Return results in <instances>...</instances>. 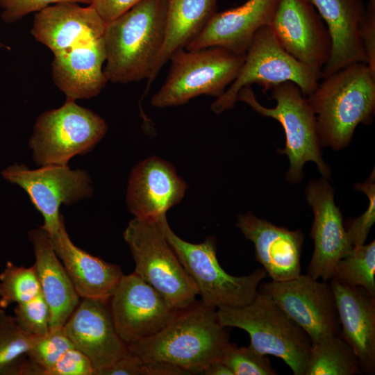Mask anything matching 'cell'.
I'll list each match as a JSON object with an SVG mask.
<instances>
[{
  "instance_id": "d6a6232c",
  "label": "cell",
  "mask_w": 375,
  "mask_h": 375,
  "mask_svg": "<svg viewBox=\"0 0 375 375\" xmlns=\"http://www.w3.org/2000/svg\"><path fill=\"white\" fill-rule=\"evenodd\" d=\"M14 317L19 326L27 333L42 336L50 329V310L40 293L32 299L17 303Z\"/></svg>"
},
{
  "instance_id": "d6986e66",
  "label": "cell",
  "mask_w": 375,
  "mask_h": 375,
  "mask_svg": "<svg viewBox=\"0 0 375 375\" xmlns=\"http://www.w3.org/2000/svg\"><path fill=\"white\" fill-rule=\"evenodd\" d=\"M279 0H247L243 4L216 12L200 34L185 49L196 51L219 46L244 55L255 33L269 26Z\"/></svg>"
},
{
  "instance_id": "ba28073f",
  "label": "cell",
  "mask_w": 375,
  "mask_h": 375,
  "mask_svg": "<svg viewBox=\"0 0 375 375\" xmlns=\"http://www.w3.org/2000/svg\"><path fill=\"white\" fill-rule=\"evenodd\" d=\"M123 236L135 262V274L177 310L195 302L198 290L156 219L135 217L129 222Z\"/></svg>"
},
{
  "instance_id": "44dd1931",
  "label": "cell",
  "mask_w": 375,
  "mask_h": 375,
  "mask_svg": "<svg viewBox=\"0 0 375 375\" xmlns=\"http://www.w3.org/2000/svg\"><path fill=\"white\" fill-rule=\"evenodd\" d=\"M106 24L91 6L62 2L36 12L31 32L55 54L85 40L102 37Z\"/></svg>"
},
{
  "instance_id": "d590c367",
  "label": "cell",
  "mask_w": 375,
  "mask_h": 375,
  "mask_svg": "<svg viewBox=\"0 0 375 375\" xmlns=\"http://www.w3.org/2000/svg\"><path fill=\"white\" fill-rule=\"evenodd\" d=\"M46 375H94V369L83 353L72 347L47 370Z\"/></svg>"
},
{
  "instance_id": "ac0fdd59",
  "label": "cell",
  "mask_w": 375,
  "mask_h": 375,
  "mask_svg": "<svg viewBox=\"0 0 375 375\" xmlns=\"http://www.w3.org/2000/svg\"><path fill=\"white\" fill-rule=\"evenodd\" d=\"M188 185L169 162L151 156L133 169L126 200L135 217L156 219L184 197Z\"/></svg>"
},
{
  "instance_id": "3957f363",
  "label": "cell",
  "mask_w": 375,
  "mask_h": 375,
  "mask_svg": "<svg viewBox=\"0 0 375 375\" xmlns=\"http://www.w3.org/2000/svg\"><path fill=\"white\" fill-rule=\"evenodd\" d=\"M307 99L315 115L320 142L340 149L359 124L371 123L375 108V74L365 62L348 65L322 78Z\"/></svg>"
},
{
  "instance_id": "836d02e7",
  "label": "cell",
  "mask_w": 375,
  "mask_h": 375,
  "mask_svg": "<svg viewBox=\"0 0 375 375\" xmlns=\"http://www.w3.org/2000/svg\"><path fill=\"white\" fill-rule=\"evenodd\" d=\"M356 190L364 192L368 197L369 203L367 210L360 217L353 219L347 231L353 247L365 244L369 232L375 222V184L374 171L364 183L355 185Z\"/></svg>"
},
{
  "instance_id": "4316f807",
  "label": "cell",
  "mask_w": 375,
  "mask_h": 375,
  "mask_svg": "<svg viewBox=\"0 0 375 375\" xmlns=\"http://www.w3.org/2000/svg\"><path fill=\"white\" fill-rule=\"evenodd\" d=\"M362 373L357 356L338 334L327 335L312 343L306 375H356Z\"/></svg>"
},
{
  "instance_id": "60d3db41",
  "label": "cell",
  "mask_w": 375,
  "mask_h": 375,
  "mask_svg": "<svg viewBox=\"0 0 375 375\" xmlns=\"http://www.w3.org/2000/svg\"><path fill=\"white\" fill-rule=\"evenodd\" d=\"M371 1H375V0H371Z\"/></svg>"
},
{
  "instance_id": "f1b7e54d",
  "label": "cell",
  "mask_w": 375,
  "mask_h": 375,
  "mask_svg": "<svg viewBox=\"0 0 375 375\" xmlns=\"http://www.w3.org/2000/svg\"><path fill=\"white\" fill-rule=\"evenodd\" d=\"M40 293L34 265L26 267L6 262L0 274V308L29 301Z\"/></svg>"
},
{
  "instance_id": "277c9868",
  "label": "cell",
  "mask_w": 375,
  "mask_h": 375,
  "mask_svg": "<svg viewBox=\"0 0 375 375\" xmlns=\"http://www.w3.org/2000/svg\"><path fill=\"white\" fill-rule=\"evenodd\" d=\"M217 315L222 326L244 330L253 350L282 359L294 375H306L311 340L268 295L258 291L247 305L220 307Z\"/></svg>"
},
{
  "instance_id": "e575fe53",
  "label": "cell",
  "mask_w": 375,
  "mask_h": 375,
  "mask_svg": "<svg viewBox=\"0 0 375 375\" xmlns=\"http://www.w3.org/2000/svg\"><path fill=\"white\" fill-rule=\"evenodd\" d=\"M62 2L86 3L91 0H0L1 19L8 24H12L33 12H39L45 8Z\"/></svg>"
},
{
  "instance_id": "e0dca14e",
  "label": "cell",
  "mask_w": 375,
  "mask_h": 375,
  "mask_svg": "<svg viewBox=\"0 0 375 375\" xmlns=\"http://www.w3.org/2000/svg\"><path fill=\"white\" fill-rule=\"evenodd\" d=\"M235 226L253 243L255 258L272 281H288L301 274V230L277 226L250 212L240 215Z\"/></svg>"
},
{
  "instance_id": "52a82bcc",
  "label": "cell",
  "mask_w": 375,
  "mask_h": 375,
  "mask_svg": "<svg viewBox=\"0 0 375 375\" xmlns=\"http://www.w3.org/2000/svg\"><path fill=\"white\" fill-rule=\"evenodd\" d=\"M271 89L272 97L276 101L274 108L261 105L251 86L242 88L237 100L248 104L260 115L277 120L283 126L286 144L279 152L289 158L288 180L299 181L302 177L303 167L308 161L314 162L323 176L328 178L330 169L322 158L315 115L307 97L290 81Z\"/></svg>"
},
{
  "instance_id": "5b68a950",
  "label": "cell",
  "mask_w": 375,
  "mask_h": 375,
  "mask_svg": "<svg viewBox=\"0 0 375 375\" xmlns=\"http://www.w3.org/2000/svg\"><path fill=\"white\" fill-rule=\"evenodd\" d=\"M156 219L181 264L194 283L203 304L217 309L243 306L253 300L267 275L263 268L247 276H231L218 262L214 237H208L199 244H192L174 233L166 214Z\"/></svg>"
},
{
  "instance_id": "9c48e42d",
  "label": "cell",
  "mask_w": 375,
  "mask_h": 375,
  "mask_svg": "<svg viewBox=\"0 0 375 375\" xmlns=\"http://www.w3.org/2000/svg\"><path fill=\"white\" fill-rule=\"evenodd\" d=\"M320 78L319 72L288 53L269 26H265L255 33L237 77L210 108L216 114L233 108L238 101L239 91L253 83L261 85L266 91L290 81L307 97L315 90Z\"/></svg>"
},
{
  "instance_id": "8fae6325",
  "label": "cell",
  "mask_w": 375,
  "mask_h": 375,
  "mask_svg": "<svg viewBox=\"0 0 375 375\" xmlns=\"http://www.w3.org/2000/svg\"><path fill=\"white\" fill-rule=\"evenodd\" d=\"M1 175L26 192L33 205L43 216L41 227L48 235L57 233L64 222L60 213L62 204H73L92 194L87 172L72 170L67 165H48L29 169L24 165L14 164L3 169Z\"/></svg>"
},
{
  "instance_id": "7402d4cb",
  "label": "cell",
  "mask_w": 375,
  "mask_h": 375,
  "mask_svg": "<svg viewBox=\"0 0 375 375\" xmlns=\"http://www.w3.org/2000/svg\"><path fill=\"white\" fill-rule=\"evenodd\" d=\"M106 51L103 36L85 40L53 54L52 78L67 99L98 95L108 81L103 72Z\"/></svg>"
},
{
  "instance_id": "8992f818",
  "label": "cell",
  "mask_w": 375,
  "mask_h": 375,
  "mask_svg": "<svg viewBox=\"0 0 375 375\" xmlns=\"http://www.w3.org/2000/svg\"><path fill=\"white\" fill-rule=\"evenodd\" d=\"M244 55L237 54L219 46L176 51L160 88L151 98L156 108L183 105L191 99L205 94L222 96L237 77Z\"/></svg>"
},
{
  "instance_id": "d4e9b609",
  "label": "cell",
  "mask_w": 375,
  "mask_h": 375,
  "mask_svg": "<svg viewBox=\"0 0 375 375\" xmlns=\"http://www.w3.org/2000/svg\"><path fill=\"white\" fill-rule=\"evenodd\" d=\"M28 237L33 246L34 267L41 294L50 310V328L62 327L80 301L64 266L55 253L48 233L40 226Z\"/></svg>"
},
{
  "instance_id": "4fadbf2b",
  "label": "cell",
  "mask_w": 375,
  "mask_h": 375,
  "mask_svg": "<svg viewBox=\"0 0 375 375\" xmlns=\"http://www.w3.org/2000/svg\"><path fill=\"white\" fill-rule=\"evenodd\" d=\"M109 306L116 331L126 345L156 334L179 310L134 272L123 274Z\"/></svg>"
},
{
  "instance_id": "83f0119b",
  "label": "cell",
  "mask_w": 375,
  "mask_h": 375,
  "mask_svg": "<svg viewBox=\"0 0 375 375\" xmlns=\"http://www.w3.org/2000/svg\"><path fill=\"white\" fill-rule=\"evenodd\" d=\"M375 242L353 247L351 252L340 260L331 279L362 288L375 296Z\"/></svg>"
},
{
  "instance_id": "74e56055",
  "label": "cell",
  "mask_w": 375,
  "mask_h": 375,
  "mask_svg": "<svg viewBox=\"0 0 375 375\" xmlns=\"http://www.w3.org/2000/svg\"><path fill=\"white\" fill-rule=\"evenodd\" d=\"M141 0H91L93 7L106 23L115 19Z\"/></svg>"
},
{
  "instance_id": "cb8c5ba5",
  "label": "cell",
  "mask_w": 375,
  "mask_h": 375,
  "mask_svg": "<svg viewBox=\"0 0 375 375\" xmlns=\"http://www.w3.org/2000/svg\"><path fill=\"white\" fill-rule=\"evenodd\" d=\"M309 1L324 22L331 39V56L321 71V78L353 62H365L358 35L366 8L363 0Z\"/></svg>"
},
{
  "instance_id": "7c38bea8",
  "label": "cell",
  "mask_w": 375,
  "mask_h": 375,
  "mask_svg": "<svg viewBox=\"0 0 375 375\" xmlns=\"http://www.w3.org/2000/svg\"><path fill=\"white\" fill-rule=\"evenodd\" d=\"M259 292L268 295L310 337L312 343L338 334L340 324L331 284L300 274L284 281L264 283Z\"/></svg>"
},
{
  "instance_id": "8d00e7d4",
  "label": "cell",
  "mask_w": 375,
  "mask_h": 375,
  "mask_svg": "<svg viewBox=\"0 0 375 375\" xmlns=\"http://www.w3.org/2000/svg\"><path fill=\"white\" fill-rule=\"evenodd\" d=\"M358 35L365 62L375 74V1L369 0L358 26Z\"/></svg>"
},
{
  "instance_id": "7a4b0ae2",
  "label": "cell",
  "mask_w": 375,
  "mask_h": 375,
  "mask_svg": "<svg viewBox=\"0 0 375 375\" xmlns=\"http://www.w3.org/2000/svg\"><path fill=\"white\" fill-rule=\"evenodd\" d=\"M166 8V0H141L106 23L103 72L108 81L147 80L163 44Z\"/></svg>"
},
{
  "instance_id": "5bb4252c",
  "label": "cell",
  "mask_w": 375,
  "mask_h": 375,
  "mask_svg": "<svg viewBox=\"0 0 375 375\" xmlns=\"http://www.w3.org/2000/svg\"><path fill=\"white\" fill-rule=\"evenodd\" d=\"M269 26L288 53L321 73L331 56V39L309 0H279Z\"/></svg>"
},
{
  "instance_id": "30bf717a",
  "label": "cell",
  "mask_w": 375,
  "mask_h": 375,
  "mask_svg": "<svg viewBox=\"0 0 375 375\" xmlns=\"http://www.w3.org/2000/svg\"><path fill=\"white\" fill-rule=\"evenodd\" d=\"M107 128L99 115L67 99L60 108L38 117L29 145L38 165H67L74 156L92 149Z\"/></svg>"
},
{
  "instance_id": "603a6c76",
  "label": "cell",
  "mask_w": 375,
  "mask_h": 375,
  "mask_svg": "<svg viewBox=\"0 0 375 375\" xmlns=\"http://www.w3.org/2000/svg\"><path fill=\"white\" fill-rule=\"evenodd\" d=\"M48 235L79 297L109 301L124 274L121 267L76 246L64 222L57 233Z\"/></svg>"
},
{
  "instance_id": "2e32d148",
  "label": "cell",
  "mask_w": 375,
  "mask_h": 375,
  "mask_svg": "<svg viewBox=\"0 0 375 375\" xmlns=\"http://www.w3.org/2000/svg\"><path fill=\"white\" fill-rule=\"evenodd\" d=\"M62 327L74 347L90 360L94 375L128 352L116 331L109 301L82 299Z\"/></svg>"
},
{
  "instance_id": "f35d334b",
  "label": "cell",
  "mask_w": 375,
  "mask_h": 375,
  "mask_svg": "<svg viewBox=\"0 0 375 375\" xmlns=\"http://www.w3.org/2000/svg\"><path fill=\"white\" fill-rule=\"evenodd\" d=\"M202 374L206 375H233L231 370L220 360L210 365Z\"/></svg>"
},
{
  "instance_id": "1f68e13d",
  "label": "cell",
  "mask_w": 375,
  "mask_h": 375,
  "mask_svg": "<svg viewBox=\"0 0 375 375\" xmlns=\"http://www.w3.org/2000/svg\"><path fill=\"white\" fill-rule=\"evenodd\" d=\"M74 347L63 327L50 328L49 332L37 336L26 356L41 366L45 372L51 367L68 349Z\"/></svg>"
},
{
  "instance_id": "9a60e30c",
  "label": "cell",
  "mask_w": 375,
  "mask_h": 375,
  "mask_svg": "<svg viewBox=\"0 0 375 375\" xmlns=\"http://www.w3.org/2000/svg\"><path fill=\"white\" fill-rule=\"evenodd\" d=\"M306 197L314 214L310 235L315 244L307 274L328 281L340 260L351 252L353 246L340 208L335 203L333 190L326 178L310 181Z\"/></svg>"
},
{
  "instance_id": "ffe728a7",
  "label": "cell",
  "mask_w": 375,
  "mask_h": 375,
  "mask_svg": "<svg viewBox=\"0 0 375 375\" xmlns=\"http://www.w3.org/2000/svg\"><path fill=\"white\" fill-rule=\"evenodd\" d=\"M340 329L338 335L357 356L362 372H375V296L362 288L330 280Z\"/></svg>"
},
{
  "instance_id": "ab89813d",
  "label": "cell",
  "mask_w": 375,
  "mask_h": 375,
  "mask_svg": "<svg viewBox=\"0 0 375 375\" xmlns=\"http://www.w3.org/2000/svg\"><path fill=\"white\" fill-rule=\"evenodd\" d=\"M3 47V44L1 42H0V49H1Z\"/></svg>"
},
{
  "instance_id": "f546056e",
  "label": "cell",
  "mask_w": 375,
  "mask_h": 375,
  "mask_svg": "<svg viewBox=\"0 0 375 375\" xmlns=\"http://www.w3.org/2000/svg\"><path fill=\"white\" fill-rule=\"evenodd\" d=\"M36 337L22 330L14 316L0 308V375L26 356Z\"/></svg>"
},
{
  "instance_id": "484cf974",
  "label": "cell",
  "mask_w": 375,
  "mask_h": 375,
  "mask_svg": "<svg viewBox=\"0 0 375 375\" xmlns=\"http://www.w3.org/2000/svg\"><path fill=\"white\" fill-rule=\"evenodd\" d=\"M218 0H166L165 33L162 46L147 78V91L162 67L178 50L203 31L217 12Z\"/></svg>"
},
{
  "instance_id": "6da1fadb",
  "label": "cell",
  "mask_w": 375,
  "mask_h": 375,
  "mask_svg": "<svg viewBox=\"0 0 375 375\" xmlns=\"http://www.w3.org/2000/svg\"><path fill=\"white\" fill-rule=\"evenodd\" d=\"M228 342L217 309L201 301L179 310L162 330L127 348L144 360L167 363L192 374L220 360Z\"/></svg>"
},
{
  "instance_id": "4dcf8cb0",
  "label": "cell",
  "mask_w": 375,
  "mask_h": 375,
  "mask_svg": "<svg viewBox=\"0 0 375 375\" xmlns=\"http://www.w3.org/2000/svg\"><path fill=\"white\" fill-rule=\"evenodd\" d=\"M233 375H276L268 356L248 347H238L230 342L226 346L221 360Z\"/></svg>"
}]
</instances>
